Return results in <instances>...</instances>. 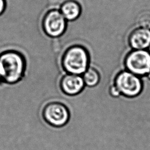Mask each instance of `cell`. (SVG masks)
<instances>
[{"instance_id":"obj_1","label":"cell","mask_w":150,"mask_h":150,"mask_svg":"<svg viewBox=\"0 0 150 150\" xmlns=\"http://www.w3.org/2000/svg\"><path fill=\"white\" fill-rule=\"evenodd\" d=\"M26 63L23 55L16 51H6L0 54V75L8 84L18 82L23 76Z\"/></svg>"},{"instance_id":"obj_2","label":"cell","mask_w":150,"mask_h":150,"mask_svg":"<svg viewBox=\"0 0 150 150\" xmlns=\"http://www.w3.org/2000/svg\"><path fill=\"white\" fill-rule=\"evenodd\" d=\"M62 64L67 73L82 76L90 64V57L87 49L80 45L70 46L62 56Z\"/></svg>"},{"instance_id":"obj_3","label":"cell","mask_w":150,"mask_h":150,"mask_svg":"<svg viewBox=\"0 0 150 150\" xmlns=\"http://www.w3.org/2000/svg\"><path fill=\"white\" fill-rule=\"evenodd\" d=\"M125 69L140 77L146 76L150 72V50H132L124 60Z\"/></svg>"},{"instance_id":"obj_4","label":"cell","mask_w":150,"mask_h":150,"mask_svg":"<svg viewBox=\"0 0 150 150\" xmlns=\"http://www.w3.org/2000/svg\"><path fill=\"white\" fill-rule=\"evenodd\" d=\"M114 84L121 95L129 98L138 96L143 88L141 77L127 70L120 71L116 76Z\"/></svg>"},{"instance_id":"obj_5","label":"cell","mask_w":150,"mask_h":150,"mask_svg":"<svg viewBox=\"0 0 150 150\" xmlns=\"http://www.w3.org/2000/svg\"><path fill=\"white\" fill-rule=\"evenodd\" d=\"M42 117L49 125L53 127L60 128L68 122L70 113L64 104L59 102H51L43 107Z\"/></svg>"},{"instance_id":"obj_6","label":"cell","mask_w":150,"mask_h":150,"mask_svg":"<svg viewBox=\"0 0 150 150\" xmlns=\"http://www.w3.org/2000/svg\"><path fill=\"white\" fill-rule=\"evenodd\" d=\"M66 27L67 20L59 9H52L45 13L42 20V28L49 37L57 38L61 36Z\"/></svg>"},{"instance_id":"obj_7","label":"cell","mask_w":150,"mask_h":150,"mask_svg":"<svg viewBox=\"0 0 150 150\" xmlns=\"http://www.w3.org/2000/svg\"><path fill=\"white\" fill-rule=\"evenodd\" d=\"M60 85L63 93L68 96L79 94L85 86L82 76L68 73L62 77Z\"/></svg>"},{"instance_id":"obj_8","label":"cell","mask_w":150,"mask_h":150,"mask_svg":"<svg viewBox=\"0 0 150 150\" xmlns=\"http://www.w3.org/2000/svg\"><path fill=\"white\" fill-rule=\"evenodd\" d=\"M132 50H145L150 47V29L138 27L134 29L128 38Z\"/></svg>"},{"instance_id":"obj_9","label":"cell","mask_w":150,"mask_h":150,"mask_svg":"<svg viewBox=\"0 0 150 150\" xmlns=\"http://www.w3.org/2000/svg\"><path fill=\"white\" fill-rule=\"evenodd\" d=\"M59 10L67 21L76 20L81 13V7L75 0H64L62 3Z\"/></svg>"},{"instance_id":"obj_10","label":"cell","mask_w":150,"mask_h":150,"mask_svg":"<svg viewBox=\"0 0 150 150\" xmlns=\"http://www.w3.org/2000/svg\"><path fill=\"white\" fill-rule=\"evenodd\" d=\"M82 77L85 85L91 87L97 85L100 80V75L98 71L92 67H89L82 75Z\"/></svg>"},{"instance_id":"obj_11","label":"cell","mask_w":150,"mask_h":150,"mask_svg":"<svg viewBox=\"0 0 150 150\" xmlns=\"http://www.w3.org/2000/svg\"><path fill=\"white\" fill-rule=\"evenodd\" d=\"M138 27L150 29V11H141L137 19Z\"/></svg>"},{"instance_id":"obj_12","label":"cell","mask_w":150,"mask_h":150,"mask_svg":"<svg viewBox=\"0 0 150 150\" xmlns=\"http://www.w3.org/2000/svg\"><path fill=\"white\" fill-rule=\"evenodd\" d=\"M109 93L112 97L117 98L121 96V93L115 86L114 83L111 84L109 87Z\"/></svg>"},{"instance_id":"obj_13","label":"cell","mask_w":150,"mask_h":150,"mask_svg":"<svg viewBox=\"0 0 150 150\" xmlns=\"http://www.w3.org/2000/svg\"><path fill=\"white\" fill-rule=\"evenodd\" d=\"M6 6V2L5 0H0V15L5 11Z\"/></svg>"},{"instance_id":"obj_14","label":"cell","mask_w":150,"mask_h":150,"mask_svg":"<svg viewBox=\"0 0 150 150\" xmlns=\"http://www.w3.org/2000/svg\"><path fill=\"white\" fill-rule=\"evenodd\" d=\"M146 77H148V79L150 80V72H149V74L146 76Z\"/></svg>"},{"instance_id":"obj_15","label":"cell","mask_w":150,"mask_h":150,"mask_svg":"<svg viewBox=\"0 0 150 150\" xmlns=\"http://www.w3.org/2000/svg\"><path fill=\"white\" fill-rule=\"evenodd\" d=\"M0 81H2V79H1V76L0 75Z\"/></svg>"}]
</instances>
